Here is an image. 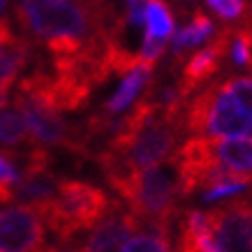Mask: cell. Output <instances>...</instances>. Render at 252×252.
I'll return each mask as SVG.
<instances>
[{
	"label": "cell",
	"mask_w": 252,
	"mask_h": 252,
	"mask_svg": "<svg viewBox=\"0 0 252 252\" xmlns=\"http://www.w3.org/2000/svg\"><path fill=\"white\" fill-rule=\"evenodd\" d=\"M14 16L32 39L46 46L51 58L77 56L109 37H118L125 16L104 0H16Z\"/></svg>",
	"instance_id": "6da1fadb"
},
{
	"label": "cell",
	"mask_w": 252,
	"mask_h": 252,
	"mask_svg": "<svg viewBox=\"0 0 252 252\" xmlns=\"http://www.w3.org/2000/svg\"><path fill=\"white\" fill-rule=\"evenodd\" d=\"M107 181L125 201V208L141 220L144 229L171 234L178 218V197H183L176 153L160 164L111 176Z\"/></svg>",
	"instance_id": "7a4b0ae2"
},
{
	"label": "cell",
	"mask_w": 252,
	"mask_h": 252,
	"mask_svg": "<svg viewBox=\"0 0 252 252\" xmlns=\"http://www.w3.org/2000/svg\"><path fill=\"white\" fill-rule=\"evenodd\" d=\"M111 206L114 199L97 185L74 178H61L56 197L37 208V213L61 243H72L79 234L91 231L111 211Z\"/></svg>",
	"instance_id": "3957f363"
},
{
	"label": "cell",
	"mask_w": 252,
	"mask_h": 252,
	"mask_svg": "<svg viewBox=\"0 0 252 252\" xmlns=\"http://www.w3.org/2000/svg\"><path fill=\"white\" fill-rule=\"evenodd\" d=\"M185 132L192 137H248L252 134V116L222 84H211L188 99Z\"/></svg>",
	"instance_id": "277c9868"
},
{
	"label": "cell",
	"mask_w": 252,
	"mask_h": 252,
	"mask_svg": "<svg viewBox=\"0 0 252 252\" xmlns=\"http://www.w3.org/2000/svg\"><path fill=\"white\" fill-rule=\"evenodd\" d=\"M14 107L21 111L23 121L28 125V132L35 139V144L61 146V148H67V151L84 155V158L88 155L81 127L69 125L63 118L61 111L46 107L44 102H39L37 97H32V95L19 91V88H16V95H14Z\"/></svg>",
	"instance_id": "5b68a950"
},
{
	"label": "cell",
	"mask_w": 252,
	"mask_h": 252,
	"mask_svg": "<svg viewBox=\"0 0 252 252\" xmlns=\"http://www.w3.org/2000/svg\"><path fill=\"white\" fill-rule=\"evenodd\" d=\"M208 222L220 252H252V194L208 211Z\"/></svg>",
	"instance_id": "8992f818"
},
{
	"label": "cell",
	"mask_w": 252,
	"mask_h": 252,
	"mask_svg": "<svg viewBox=\"0 0 252 252\" xmlns=\"http://www.w3.org/2000/svg\"><path fill=\"white\" fill-rule=\"evenodd\" d=\"M46 245L42 215L32 206L0 208V252H39Z\"/></svg>",
	"instance_id": "52a82bcc"
},
{
	"label": "cell",
	"mask_w": 252,
	"mask_h": 252,
	"mask_svg": "<svg viewBox=\"0 0 252 252\" xmlns=\"http://www.w3.org/2000/svg\"><path fill=\"white\" fill-rule=\"evenodd\" d=\"M231 35H234V26H224L220 31H215V37L201 51L192 54L188 61H183L178 86H181L185 97H190L194 91H199V86H204L218 74L222 61L229 56Z\"/></svg>",
	"instance_id": "ba28073f"
},
{
	"label": "cell",
	"mask_w": 252,
	"mask_h": 252,
	"mask_svg": "<svg viewBox=\"0 0 252 252\" xmlns=\"http://www.w3.org/2000/svg\"><path fill=\"white\" fill-rule=\"evenodd\" d=\"M141 229H144L141 220H137L127 208H123V204L114 201L111 211L93 227L77 252H123L125 241Z\"/></svg>",
	"instance_id": "9c48e42d"
},
{
	"label": "cell",
	"mask_w": 252,
	"mask_h": 252,
	"mask_svg": "<svg viewBox=\"0 0 252 252\" xmlns=\"http://www.w3.org/2000/svg\"><path fill=\"white\" fill-rule=\"evenodd\" d=\"M31 61L32 44L16 35L9 19H0V84L12 88Z\"/></svg>",
	"instance_id": "30bf717a"
},
{
	"label": "cell",
	"mask_w": 252,
	"mask_h": 252,
	"mask_svg": "<svg viewBox=\"0 0 252 252\" xmlns=\"http://www.w3.org/2000/svg\"><path fill=\"white\" fill-rule=\"evenodd\" d=\"M201 146H204V153L222 167L252 174V139L201 137Z\"/></svg>",
	"instance_id": "8fae6325"
},
{
	"label": "cell",
	"mask_w": 252,
	"mask_h": 252,
	"mask_svg": "<svg viewBox=\"0 0 252 252\" xmlns=\"http://www.w3.org/2000/svg\"><path fill=\"white\" fill-rule=\"evenodd\" d=\"M153 72H155V65L153 63H146V61H141L137 67H132L130 72H125L121 86H118L114 95L104 102L102 114L111 116V118H116L118 114H123V111H125V109L130 107L132 102L144 93V88L148 86V81H153Z\"/></svg>",
	"instance_id": "7c38bea8"
},
{
	"label": "cell",
	"mask_w": 252,
	"mask_h": 252,
	"mask_svg": "<svg viewBox=\"0 0 252 252\" xmlns=\"http://www.w3.org/2000/svg\"><path fill=\"white\" fill-rule=\"evenodd\" d=\"M215 31H218L215 23L211 21L201 9L192 12L190 23H185L181 31L171 35V67L183 65L188 51L199 44H204L206 39H211L215 35Z\"/></svg>",
	"instance_id": "4fadbf2b"
},
{
	"label": "cell",
	"mask_w": 252,
	"mask_h": 252,
	"mask_svg": "<svg viewBox=\"0 0 252 252\" xmlns=\"http://www.w3.org/2000/svg\"><path fill=\"white\" fill-rule=\"evenodd\" d=\"M178 252H220L215 245L208 213L188 211L178 231Z\"/></svg>",
	"instance_id": "5bb4252c"
},
{
	"label": "cell",
	"mask_w": 252,
	"mask_h": 252,
	"mask_svg": "<svg viewBox=\"0 0 252 252\" xmlns=\"http://www.w3.org/2000/svg\"><path fill=\"white\" fill-rule=\"evenodd\" d=\"M0 146H5V151H12V153L21 148L28 151L31 146H35V139L31 137L28 125L16 107L0 111Z\"/></svg>",
	"instance_id": "9a60e30c"
},
{
	"label": "cell",
	"mask_w": 252,
	"mask_h": 252,
	"mask_svg": "<svg viewBox=\"0 0 252 252\" xmlns=\"http://www.w3.org/2000/svg\"><path fill=\"white\" fill-rule=\"evenodd\" d=\"M146 35L158 39H169L174 35V16L164 0H146L144 7Z\"/></svg>",
	"instance_id": "2e32d148"
},
{
	"label": "cell",
	"mask_w": 252,
	"mask_h": 252,
	"mask_svg": "<svg viewBox=\"0 0 252 252\" xmlns=\"http://www.w3.org/2000/svg\"><path fill=\"white\" fill-rule=\"evenodd\" d=\"M252 188V174L250 171H227L224 176H220L218 181L204 188L201 199L204 201H218V199L231 197L238 192H245Z\"/></svg>",
	"instance_id": "e0dca14e"
},
{
	"label": "cell",
	"mask_w": 252,
	"mask_h": 252,
	"mask_svg": "<svg viewBox=\"0 0 252 252\" xmlns=\"http://www.w3.org/2000/svg\"><path fill=\"white\" fill-rule=\"evenodd\" d=\"M123 252H174L171 234L155 231V229L134 231V234L125 241Z\"/></svg>",
	"instance_id": "ac0fdd59"
},
{
	"label": "cell",
	"mask_w": 252,
	"mask_h": 252,
	"mask_svg": "<svg viewBox=\"0 0 252 252\" xmlns=\"http://www.w3.org/2000/svg\"><path fill=\"white\" fill-rule=\"evenodd\" d=\"M229 58L238 67H252V26L250 23H241L234 26V35H231L229 44Z\"/></svg>",
	"instance_id": "d6986e66"
},
{
	"label": "cell",
	"mask_w": 252,
	"mask_h": 252,
	"mask_svg": "<svg viewBox=\"0 0 252 252\" xmlns=\"http://www.w3.org/2000/svg\"><path fill=\"white\" fill-rule=\"evenodd\" d=\"M206 2L222 21H229V23L243 19L245 9H248V2H245V0H206Z\"/></svg>",
	"instance_id": "ffe728a7"
},
{
	"label": "cell",
	"mask_w": 252,
	"mask_h": 252,
	"mask_svg": "<svg viewBox=\"0 0 252 252\" xmlns=\"http://www.w3.org/2000/svg\"><path fill=\"white\" fill-rule=\"evenodd\" d=\"M7 91H9L7 86H2V84H0V109L5 107V102H7Z\"/></svg>",
	"instance_id": "44dd1931"
},
{
	"label": "cell",
	"mask_w": 252,
	"mask_h": 252,
	"mask_svg": "<svg viewBox=\"0 0 252 252\" xmlns=\"http://www.w3.org/2000/svg\"><path fill=\"white\" fill-rule=\"evenodd\" d=\"M5 5H7V0H0V12L5 9Z\"/></svg>",
	"instance_id": "7402d4cb"
}]
</instances>
